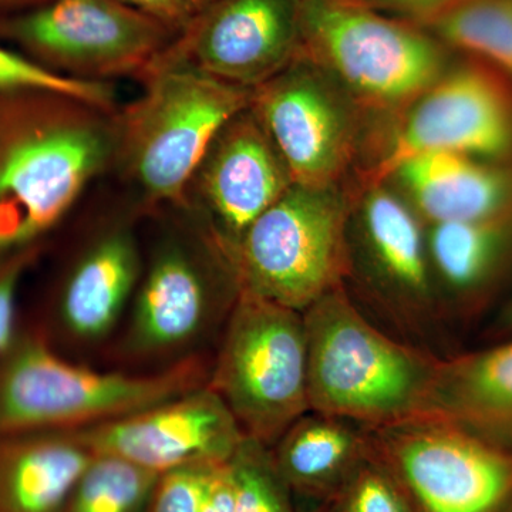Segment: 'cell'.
I'll return each mask as SVG.
<instances>
[{"instance_id":"1","label":"cell","mask_w":512,"mask_h":512,"mask_svg":"<svg viewBox=\"0 0 512 512\" xmlns=\"http://www.w3.org/2000/svg\"><path fill=\"white\" fill-rule=\"evenodd\" d=\"M117 110L39 94L0 127V256L37 245L113 167Z\"/></svg>"},{"instance_id":"2","label":"cell","mask_w":512,"mask_h":512,"mask_svg":"<svg viewBox=\"0 0 512 512\" xmlns=\"http://www.w3.org/2000/svg\"><path fill=\"white\" fill-rule=\"evenodd\" d=\"M303 323L311 412L366 429L429 414L439 357L377 329L343 286L309 306Z\"/></svg>"},{"instance_id":"3","label":"cell","mask_w":512,"mask_h":512,"mask_svg":"<svg viewBox=\"0 0 512 512\" xmlns=\"http://www.w3.org/2000/svg\"><path fill=\"white\" fill-rule=\"evenodd\" d=\"M161 55L140 77L143 93L116 113L114 165L146 210L183 205L212 141L251 103L252 90Z\"/></svg>"},{"instance_id":"4","label":"cell","mask_w":512,"mask_h":512,"mask_svg":"<svg viewBox=\"0 0 512 512\" xmlns=\"http://www.w3.org/2000/svg\"><path fill=\"white\" fill-rule=\"evenodd\" d=\"M210 372L194 355L156 375L100 372L63 359L40 333H19L0 357V434L109 423L205 386Z\"/></svg>"},{"instance_id":"5","label":"cell","mask_w":512,"mask_h":512,"mask_svg":"<svg viewBox=\"0 0 512 512\" xmlns=\"http://www.w3.org/2000/svg\"><path fill=\"white\" fill-rule=\"evenodd\" d=\"M302 53L356 104L409 107L446 72L441 42L359 0H301Z\"/></svg>"},{"instance_id":"6","label":"cell","mask_w":512,"mask_h":512,"mask_svg":"<svg viewBox=\"0 0 512 512\" xmlns=\"http://www.w3.org/2000/svg\"><path fill=\"white\" fill-rule=\"evenodd\" d=\"M349 218L338 187L292 184L229 255L239 291L305 312L349 274Z\"/></svg>"},{"instance_id":"7","label":"cell","mask_w":512,"mask_h":512,"mask_svg":"<svg viewBox=\"0 0 512 512\" xmlns=\"http://www.w3.org/2000/svg\"><path fill=\"white\" fill-rule=\"evenodd\" d=\"M207 384L245 437L274 446L311 412L303 313L239 291Z\"/></svg>"},{"instance_id":"8","label":"cell","mask_w":512,"mask_h":512,"mask_svg":"<svg viewBox=\"0 0 512 512\" xmlns=\"http://www.w3.org/2000/svg\"><path fill=\"white\" fill-rule=\"evenodd\" d=\"M366 429V427H365ZM369 457L400 488L413 512H505L512 453L444 417L366 429Z\"/></svg>"},{"instance_id":"9","label":"cell","mask_w":512,"mask_h":512,"mask_svg":"<svg viewBox=\"0 0 512 512\" xmlns=\"http://www.w3.org/2000/svg\"><path fill=\"white\" fill-rule=\"evenodd\" d=\"M154 245L133 301L124 352L154 359L192 348L221 308H231L239 286L234 266L210 232L183 208Z\"/></svg>"},{"instance_id":"10","label":"cell","mask_w":512,"mask_h":512,"mask_svg":"<svg viewBox=\"0 0 512 512\" xmlns=\"http://www.w3.org/2000/svg\"><path fill=\"white\" fill-rule=\"evenodd\" d=\"M2 29L36 62L90 82L140 80L178 36L117 0H47L6 19Z\"/></svg>"},{"instance_id":"11","label":"cell","mask_w":512,"mask_h":512,"mask_svg":"<svg viewBox=\"0 0 512 512\" xmlns=\"http://www.w3.org/2000/svg\"><path fill=\"white\" fill-rule=\"evenodd\" d=\"M456 153L505 163L512 158V82L483 62L446 70L409 106L386 153L369 173L382 184L406 161Z\"/></svg>"},{"instance_id":"12","label":"cell","mask_w":512,"mask_h":512,"mask_svg":"<svg viewBox=\"0 0 512 512\" xmlns=\"http://www.w3.org/2000/svg\"><path fill=\"white\" fill-rule=\"evenodd\" d=\"M348 93L301 55L255 87L251 107L284 158L292 183L336 187L355 153L357 126Z\"/></svg>"},{"instance_id":"13","label":"cell","mask_w":512,"mask_h":512,"mask_svg":"<svg viewBox=\"0 0 512 512\" xmlns=\"http://www.w3.org/2000/svg\"><path fill=\"white\" fill-rule=\"evenodd\" d=\"M301 52V0H212L161 56L254 90Z\"/></svg>"},{"instance_id":"14","label":"cell","mask_w":512,"mask_h":512,"mask_svg":"<svg viewBox=\"0 0 512 512\" xmlns=\"http://www.w3.org/2000/svg\"><path fill=\"white\" fill-rule=\"evenodd\" d=\"M292 184L284 158L248 106L212 141L180 208L210 232L229 258L256 218Z\"/></svg>"},{"instance_id":"15","label":"cell","mask_w":512,"mask_h":512,"mask_svg":"<svg viewBox=\"0 0 512 512\" xmlns=\"http://www.w3.org/2000/svg\"><path fill=\"white\" fill-rule=\"evenodd\" d=\"M73 433L94 454L123 458L158 476L190 464L228 463L245 439L227 404L208 384Z\"/></svg>"},{"instance_id":"16","label":"cell","mask_w":512,"mask_h":512,"mask_svg":"<svg viewBox=\"0 0 512 512\" xmlns=\"http://www.w3.org/2000/svg\"><path fill=\"white\" fill-rule=\"evenodd\" d=\"M359 227L367 264L387 308L397 322L421 333L436 320L437 303L419 217L382 184L372 185L363 200Z\"/></svg>"},{"instance_id":"17","label":"cell","mask_w":512,"mask_h":512,"mask_svg":"<svg viewBox=\"0 0 512 512\" xmlns=\"http://www.w3.org/2000/svg\"><path fill=\"white\" fill-rule=\"evenodd\" d=\"M143 266L130 225L119 222L100 232L60 289L56 316L63 332L83 343L107 338L133 301Z\"/></svg>"},{"instance_id":"18","label":"cell","mask_w":512,"mask_h":512,"mask_svg":"<svg viewBox=\"0 0 512 512\" xmlns=\"http://www.w3.org/2000/svg\"><path fill=\"white\" fill-rule=\"evenodd\" d=\"M392 177L430 224L487 220L512 212V168L456 153L421 154Z\"/></svg>"},{"instance_id":"19","label":"cell","mask_w":512,"mask_h":512,"mask_svg":"<svg viewBox=\"0 0 512 512\" xmlns=\"http://www.w3.org/2000/svg\"><path fill=\"white\" fill-rule=\"evenodd\" d=\"M93 457L73 431L0 434V512H64Z\"/></svg>"},{"instance_id":"20","label":"cell","mask_w":512,"mask_h":512,"mask_svg":"<svg viewBox=\"0 0 512 512\" xmlns=\"http://www.w3.org/2000/svg\"><path fill=\"white\" fill-rule=\"evenodd\" d=\"M429 414L491 440H512V340L473 355L440 359Z\"/></svg>"},{"instance_id":"21","label":"cell","mask_w":512,"mask_h":512,"mask_svg":"<svg viewBox=\"0 0 512 512\" xmlns=\"http://www.w3.org/2000/svg\"><path fill=\"white\" fill-rule=\"evenodd\" d=\"M271 448L288 487L316 495L340 493L369 457L365 427L315 412L296 420Z\"/></svg>"},{"instance_id":"22","label":"cell","mask_w":512,"mask_h":512,"mask_svg":"<svg viewBox=\"0 0 512 512\" xmlns=\"http://www.w3.org/2000/svg\"><path fill=\"white\" fill-rule=\"evenodd\" d=\"M512 244V212L474 221L430 224L427 254L434 278L453 296L483 288Z\"/></svg>"},{"instance_id":"23","label":"cell","mask_w":512,"mask_h":512,"mask_svg":"<svg viewBox=\"0 0 512 512\" xmlns=\"http://www.w3.org/2000/svg\"><path fill=\"white\" fill-rule=\"evenodd\" d=\"M426 25L439 42L476 57L512 82V0H456Z\"/></svg>"},{"instance_id":"24","label":"cell","mask_w":512,"mask_h":512,"mask_svg":"<svg viewBox=\"0 0 512 512\" xmlns=\"http://www.w3.org/2000/svg\"><path fill=\"white\" fill-rule=\"evenodd\" d=\"M158 474L109 454H94L64 512H138L150 500Z\"/></svg>"},{"instance_id":"25","label":"cell","mask_w":512,"mask_h":512,"mask_svg":"<svg viewBox=\"0 0 512 512\" xmlns=\"http://www.w3.org/2000/svg\"><path fill=\"white\" fill-rule=\"evenodd\" d=\"M69 97L99 109L116 111V92L109 82H90L64 76L36 62L33 57L0 45V96Z\"/></svg>"},{"instance_id":"26","label":"cell","mask_w":512,"mask_h":512,"mask_svg":"<svg viewBox=\"0 0 512 512\" xmlns=\"http://www.w3.org/2000/svg\"><path fill=\"white\" fill-rule=\"evenodd\" d=\"M235 512H291L288 484L276 467L272 448L245 437L229 460Z\"/></svg>"},{"instance_id":"27","label":"cell","mask_w":512,"mask_h":512,"mask_svg":"<svg viewBox=\"0 0 512 512\" xmlns=\"http://www.w3.org/2000/svg\"><path fill=\"white\" fill-rule=\"evenodd\" d=\"M339 512H413L390 474L367 457L340 490Z\"/></svg>"},{"instance_id":"28","label":"cell","mask_w":512,"mask_h":512,"mask_svg":"<svg viewBox=\"0 0 512 512\" xmlns=\"http://www.w3.org/2000/svg\"><path fill=\"white\" fill-rule=\"evenodd\" d=\"M222 464H190L161 474L150 512H201Z\"/></svg>"},{"instance_id":"29","label":"cell","mask_w":512,"mask_h":512,"mask_svg":"<svg viewBox=\"0 0 512 512\" xmlns=\"http://www.w3.org/2000/svg\"><path fill=\"white\" fill-rule=\"evenodd\" d=\"M39 245L0 256V357L15 342L18 333V298L20 285L36 261Z\"/></svg>"},{"instance_id":"30","label":"cell","mask_w":512,"mask_h":512,"mask_svg":"<svg viewBox=\"0 0 512 512\" xmlns=\"http://www.w3.org/2000/svg\"><path fill=\"white\" fill-rule=\"evenodd\" d=\"M117 2L136 10L141 15L157 20L177 35L190 25L195 13L198 12L192 0H117Z\"/></svg>"},{"instance_id":"31","label":"cell","mask_w":512,"mask_h":512,"mask_svg":"<svg viewBox=\"0 0 512 512\" xmlns=\"http://www.w3.org/2000/svg\"><path fill=\"white\" fill-rule=\"evenodd\" d=\"M379 12L396 13L407 19L429 22L456 0H359Z\"/></svg>"},{"instance_id":"32","label":"cell","mask_w":512,"mask_h":512,"mask_svg":"<svg viewBox=\"0 0 512 512\" xmlns=\"http://www.w3.org/2000/svg\"><path fill=\"white\" fill-rule=\"evenodd\" d=\"M201 512H235V490L231 468L222 464L212 480L210 493Z\"/></svg>"},{"instance_id":"33","label":"cell","mask_w":512,"mask_h":512,"mask_svg":"<svg viewBox=\"0 0 512 512\" xmlns=\"http://www.w3.org/2000/svg\"><path fill=\"white\" fill-rule=\"evenodd\" d=\"M45 2L47 0H0V5H22L33 8V6L42 5Z\"/></svg>"},{"instance_id":"34","label":"cell","mask_w":512,"mask_h":512,"mask_svg":"<svg viewBox=\"0 0 512 512\" xmlns=\"http://www.w3.org/2000/svg\"><path fill=\"white\" fill-rule=\"evenodd\" d=\"M501 323H503L505 329H512V299L508 303L507 308H505Z\"/></svg>"},{"instance_id":"35","label":"cell","mask_w":512,"mask_h":512,"mask_svg":"<svg viewBox=\"0 0 512 512\" xmlns=\"http://www.w3.org/2000/svg\"><path fill=\"white\" fill-rule=\"evenodd\" d=\"M194 2V5L197 6V9L200 10L201 8H204L205 5H208V3L212 2V0H192Z\"/></svg>"},{"instance_id":"36","label":"cell","mask_w":512,"mask_h":512,"mask_svg":"<svg viewBox=\"0 0 512 512\" xmlns=\"http://www.w3.org/2000/svg\"><path fill=\"white\" fill-rule=\"evenodd\" d=\"M319 512V511H318Z\"/></svg>"}]
</instances>
